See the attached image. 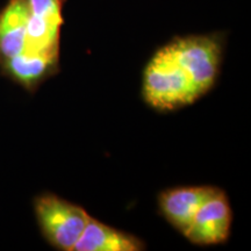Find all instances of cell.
<instances>
[{
    "instance_id": "6da1fadb",
    "label": "cell",
    "mask_w": 251,
    "mask_h": 251,
    "mask_svg": "<svg viewBox=\"0 0 251 251\" xmlns=\"http://www.w3.org/2000/svg\"><path fill=\"white\" fill-rule=\"evenodd\" d=\"M143 93L152 107L163 111L190 105L201 97L168 46L158 50L147 65Z\"/></svg>"
},
{
    "instance_id": "7a4b0ae2",
    "label": "cell",
    "mask_w": 251,
    "mask_h": 251,
    "mask_svg": "<svg viewBox=\"0 0 251 251\" xmlns=\"http://www.w3.org/2000/svg\"><path fill=\"white\" fill-rule=\"evenodd\" d=\"M35 212L47 240L62 250L74 249L91 218L81 207L52 194L36 199Z\"/></svg>"
},
{
    "instance_id": "3957f363",
    "label": "cell",
    "mask_w": 251,
    "mask_h": 251,
    "mask_svg": "<svg viewBox=\"0 0 251 251\" xmlns=\"http://www.w3.org/2000/svg\"><path fill=\"white\" fill-rule=\"evenodd\" d=\"M168 48L201 96L211 89L221 58L218 40L212 36L180 37L169 43Z\"/></svg>"
},
{
    "instance_id": "277c9868",
    "label": "cell",
    "mask_w": 251,
    "mask_h": 251,
    "mask_svg": "<svg viewBox=\"0 0 251 251\" xmlns=\"http://www.w3.org/2000/svg\"><path fill=\"white\" fill-rule=\"evenodd\" d=\"M230 224L231 211L227 197L218 190L200 207L185 236L199 246L219 244L227 240Z\"/></svg>"
},
{
    "instance_id": "5b68a950",
    "label": "cell",
    "mask_w": 251,
    "mask_h": 251,
    "mask_svg": "<svg viewBox=\"0 0 251 251\" xmlns=\"http://www.w3.org/2000/svg\"><path fill=\"white\" fill-rule=\"evenodd\" d=\"M218 190L211 186L169 190L159 197V206L168 221L185 235L202 203Z\"/></svg>"
},
{
    "instance_id": "8992f818",
    "label": "cell",
    "mask_w": 251,
    "mask_h": 251,
    "mask_svg": "<svg viewBox=\"0 0 251 251\" xmlns=\"http://www.w3.org/2000/svg\"><path fill=\"white\" fill-rule=\"evenodd\" d=\"M144 244L133 235L126 234L90 218L75 244L76 251H139Z\"/></svg>"
},
{
    "instance_id": "52a82bcc",
    "label": "cell",
    "mask_w": 251,
    "mask_h": 251,
    "mask_svg": "<svg viewBox=\"0 0 251 251\" xmlns=\"http://www.w3.org/2000/svg\"><path fill=\"white\" fill-rule=\"evenodd\" d=\"M29 9L26 0H11L0 18V61L14 57L25 50Z\"/></svg>"
},
{
    "instance_id": "ba28073f",
    "label": "cell",
    "mask_w": 251,
    "mask_h": 251,
    "mask_svg": "<svg viewBox=\"0 0 251 251\" xmlns=\"http://www.w3.org/2000/svg\"><path fill=\"white\" fill-rule=\"evenodd\" d=\"M62 24L63 19L40 17L29 13L24 52L58 57Z\"/></svg>"
},
{
    "instance_id": "9c48e42d",
    "label": "cell",
    "mask_w": 251,
    "mask_h": 251,
    "mask_svg": "<svg viewBox=\"0 0 251 251\" xmlns=\"http://www.w3.org/2000/svg\"><path fill=\"white\" fill-rule=\"evenodd\" d=\"M58 57L21 52L1 62L5 71L26 89H33L56 70Z\"/></svg>"
},
{
    "instance_id": "30bf717a",
    "label": "cell",
    "mask_w": 251,
    "mask_h": 251,
    "mask_svg": "<svg viewBox=\"0 0 251 251\" xmlns=\"http://www.w3.org/2000/svg\"><path fill=\"white\" fill-rule=\"evenodd\" d=\"M29 13L47 18H62V0H26Z\"/></svg>"
}]
</instances>
